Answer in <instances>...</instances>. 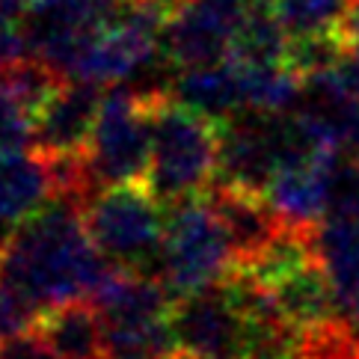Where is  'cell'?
Masks as SVG:
<instances>
[{"label": "cell", "instance_id": "4316f807", "mask_svg": "<svg viewBox=\"0 0 359 359\" xmlns=\"http://www.w3.org/2000/svg\"><path fill=\"white\" fill-rule=\"evenodd\" d=\"M247 4H250L252 9H276L279 0H247Z\"/></svg>", "mask_w": 359, "mask_h": 359}, {"label": "cell", "instance_id": "8fae6325", "mask_svg": "<svg viewBox=\"0 0 359 359\" xmlns=\"http://www.w3.org/2000/svg\"><path fill=\"white\" fill-rule=\"evenodd\" d=\"M57 199L54 166L39 151L0 155V252L9 238Z\"/></svg>", "mask_w": 359, "mask_h": 359}, {"label": "cell", "instance_id": "5bb4252c", "mask_svg": "<svg viewBox=\"0 0 359 359\" xmlns=\"http://www.w3.org/2000/svg\"><path fill=\"white\" fill-rule=\"evenodd\" d=\"M170 98L184 104L190 110L202 113L205 119L223 125L229 119L241 116L243 110V86H241V72L232 60L217 62V66H202V69H184L175 72Z\"/></svg>", "mask_w": 359, "mask_h": 359}, {"label": "cell", "instance_id": "603a6c76", "mask_svg": "<svg viewBox=\"0 0 359 359\" xmlns=\"http://www.w3.org/2000/svg\"><path fill=\"white\" fill-rule=\"evenodd\" d=\"M0 359H60V356L42 332L24 330L18 336L0 341Z\"/></svg>", "mask_w": 359, "mask_h": 359}, {"label": "cell", "instance_id": "ba28073f", "mask_svg": "<svg viewBox=\"0 0 359 359\" xmlns=\"http://www.w3.org/2000/svg\"><path fill=\"white\" fill-rule=\"evenodd\" d=\"M178 351L194 359H243L250 320L243 315L232 279L208 291L190 294L172 306Z\"/></svg>", "mask_w": 359, "mask_h": 359}, {"label": "cell", "instance_id": "277c9868", "mask_svg": "<svg viewBox=\"0 0 359 359\" xmlns=\"http://www.w3.org/2000/svg\"><path fill=\"white\" fill-rule=\"evenodd\" d=\"M83 223L98 252L113 267L158 279L166 241V205L146 184L101 190L86 202Z\"/></svg>", "mask_w": 359, "mask_h": 359}, {"label": "cell", "instance_id": "9c48e42d", "mask_svg": "<svg viewBox=\"0 0 359 359\" xmlns=\"http://www.w3.org/2000/svg\"><path fill=\"white\" fill-rule=\"evenodd\" d=\"M104 93L89 83H66L33 119V146L45 158H78L93 140Z\"/></svg>", "mask_w": 359, "mask_h": 359}, {"label": "cell", "instance_id": "52a82bcc", "mask_svg": "<svg viewBox=\"0 0 359 359\" xmlns=\"http://www.w3.org/2000/svg\"><path fill=\"white\" fill-rule=\"evenodd\" d=\"M250 12L247 0H187L163 24V57L178 72L226 62Z\"/></svg>", "mask_w": 359, "mask_h": 359}, {"label": "cell", "instance_id": "ac0fdd59", "mask_svg": "<svg viewBox=\"0 0 359 359\" xmlns=\"http://www.w3.org/2000/svg\"><path fill=\"white\" fill-rule=\"evenodd\" d=\"M0 83H4L9 93L21 101V107L36 119L50 104V98H54L69 81L60 78L54 69L45 66L39 60H24V62H15V66H9V69H0Z\"/></svg>", "mask_w": 359, "mask_h": 359}, {"label": "cell", "instance_id": "e0dca14e", "mask_svg": "<svg viewBox=\"0 0 359 359\" xmlns=\"http://www.w3.org/2000/svg\"><path fill=\"white\" fill-rule=\"evenodd\" d=\"M353 0H279L273 9L291 39L339 33Z\"/></svg>", "mask_w": 359, "mask_h": 359}, {"label": "cell", "instance_id": "cb8c5ba5", "mask_svg": "<svg viewBox=\"0 0 359 359\" xmlns=\"http://www.w3.org/2000/svg\"><path fill=\"white\" fill-rule=\"evenodd\" d=\"M339 39H341L344 50H351V54L359 57V0H353L348 15H344L341 27H339Z\"/></svg>", "mask_w": 359, "mask_h": 359}, {"label": "cell", "instance_id": "5b68a950", "mask_svg": "<svg viewBox=\"0 0 359 359\" xmlns=\"http://www.w3.org/2000/svg\"><path fill=\"white\" fill-rule=\"evenodd\" d=\"M238 273L235 250L208 199H187L166 208V241L158 279L172 297L223 285Z\"/></svg>", "mask_w": 359, "mask_h": 359}, {"label": "cell", "instance_id": "9a60e30c", "mask_svg": "<svg viewBox=\"0 0 359 359\" xmlns=\"http://www.w3.org/2000/svg\"><path fill=\"white\" fill-rule=\"evenodd\" d=\"M39 332L60 359H104V327L89 303H66L39 318Z\"/></svg>", "mask_w": 359, "mask_h": 359}, {"label": "cell", "instance_id": "4fadbf2b", "mask_svg": "<svg viewBox=\"0 0 359 359\" xmlns=\"http://www.w3.org/2000/svg\"><path fill=\"white\" fill-rule=\"evenodd\" d=\"M312 247L330 279L339 320L359 332V223L324 220L312 232Z\"/></svg>", "mask_w": 359, "mask_h": 359}, {"label": "cell", "instance_id": "ffe728a7", "mask_svg": "<svg viewBox=\"0 0 359 359\" xmlns=\"http://www.w3.org/2000/svg\"><path fill=\"white\" fill-rule=\"evenodd\" d=\"M344 54V45L339 33L327 36H306V39H291L288 50V66L300 74V78H315V74L330 72Z\"/></svg>", "mask_w": 359, "mask_h": 359}, {"label": "cell", "instance_id": "2e32d148", "mask_svg": "<svg viewBox=\"0 0 359 359\" xmlns=\"http://www.w3.org/2000/svg\"><path fill=\"white\" fill-rule=\"evenodd\" d=\"M291 36L279 24L273 9H252L250 18L243 21L238 39L232 45V62L247 69L262 66H288Z\"/></svg>", "mask_w": 359, "mask_h": 359}, {"label": "cell", "instance_id": "d6986e66", "mask_svg": "<svg viewBox=\"0 0 359 359\" xmlns=\"http://www.w3.org/2000/svg\"><path fill=\"white\" fill-rule=\"evenodd\" d=\"M327 220L359 223V163L348 155L330 161L327 170Z\"/></svg>", "mask_w": 359, "mask_h": 359}, {"label": "cell", "instance_id": "6da1fadb", "mask_svg": "<svg viewBox=\"0 0 359 359\" xmlns=\"http://www.w3.org/2000/svg\"><path fill=\"white\" fill-rule=\"evenodd\" d=\"M113 264L98 252L83 223V208L57 196L24 223L0 252V273L36 312L95 297Z\"/></svg>", "mask_w": 359, "mask_h": 359}, {"label": "cell", "instance_id": "44dd1931", "mask_svg": "<svg viewBox=\"0 0 359 359\" xmlns=\"http://www.w3.org/2000/svg\"><path fill=\"white\" fill-rule=\"evenodd\" d=\"M33 143V116L21 107V101L0 83V155L27 151Z\"/></svg>", "mask_w": 359, "mask_h": 359}, {"label": "cell", "instance_id": "30bf717a", "mask_svg": "<svg viewBox=\"0 0 359 359\" xmlns=\"http://www.w3.org/2000/svg\"><path fill=\"white\" fill-rule=\"evenodd\" d=\"M205 199H208L217 220L223 223L226 235H229V243H232V250H235L238 273L252 267L273 247V241L285 232V223L279 220L276 211L267 205V199L262 194L214 184L208 194H205Z\"/></svg>", "mask_w": 359, "mask_h": 359}, {"label": "cell", "instance_id": "484cf974", "mask_svg": "<svg viewBox=\"0 0 359 359\" xmlns=\"http://www.w3.org/2000/svg\"><path fill=\"white\" fill-rule=\"evenodd\" d=\"M341 155H348L351 161H356V163H359V122H356L353 134H351V140H348V146H344Z\"/></svg>", "mask_w": 359, "mask_h": 359}, {"label": "cell", "instance_id": "3957f363", "mask_svg": "<svg viewBox=\"0 0 359 359\" xmlns=\"http://www.w3.org/2000/svg\"><path fill=\"white\" fill-rule=\"evenodd\" d=\"M93 306L104 327V359H166L175 353L172 294L161 279L113 267Z\"/></svg>", "mask_w": 359, "mask_h": 359}, {"label": "cell", "instance_id": "d4e9b609", "mask_svg": "<svg viewBox=\"0 0 359 359\" xmlns=\"http://www.w3.org/2000/svg\"><path fill=\"white\" fill-rule=\"evenodd\" d=\"M134 4H143V6H151V9H158V12H163L166 18L172 15L175 9H182L187 0H134Z\"/></svg>", "mask_w": 359, "mask_h": 359}, {"label": "cell", "instance_id": "8992f818", "mask_svg": "<svg viewBox=\"0 0 359 359\" xmlns=\"http://www.w3.org/2000/svg\"><path fill=\"white\" fill-rule=\"evenodd\" d=\"M134 89L116 86L104 93L93 140L83 151V166L95 194L107 187L146 184L151 163V104Z\"/></svg>", "mask_w": 359, "mask_h": 359}, {"label": "cell", "instance_id": "7402d4cb", "mask_svg": "<svg viewBox=\"0 0 359 359\" xmlns=\"http://www.w3.org/2000/svg\"><path fill=\"white\" fill-rule=\"evenodd\" d=\"M36 315L39 312H36L30 303H24L15 294V288H12L4 279V273H0V341L24 332Z\"/></svg>", "mask_w": 359, "mask_h": 359}, {"label": "cell", "instance_id": "7a4b0ae2", "mask_svg": "<svg viewBox=\"0 0 359 359\" xmlns=\"http://www.w3.org/2000/svg\"><path fill=\"white\" fill-rule=\"evenodd\" d=\"M220 163V125L202 113L158 98L151 104V163L146 187L166 208L202 199L217 184Z\"/></svg>", "mask_w": 359, "mask_h": 359}, {"label": "cell", "instance_id": "7c38bea8", "mask_svg": "<svg viewBox=\"0 0 359 359\" xmlns=\"http://www.w3.org/2000/svg\"><path fill=\"white\" fill-rule=\"evenodd\" d=\"M332 158L285 163L264 187L262 196L285 223V229L312 235L327 220V170Z\"/></svg>", "mask_w": 359, "mask_h": 359}, {"label": "cell", "instance_id": "83f0119b", "mask_svg": "<svg viewBox=\"0 0 359 359\" xmlns=\"http://www.w3.org/2000/svg\"><path fill=\"white\" fill-rule=\"evenodd\" d=\"M166 359H194V356H187V353H182V351H175V353H170Z\"/></svg>", "mask_w": 359, "mask_h": 359}]
</instances>
